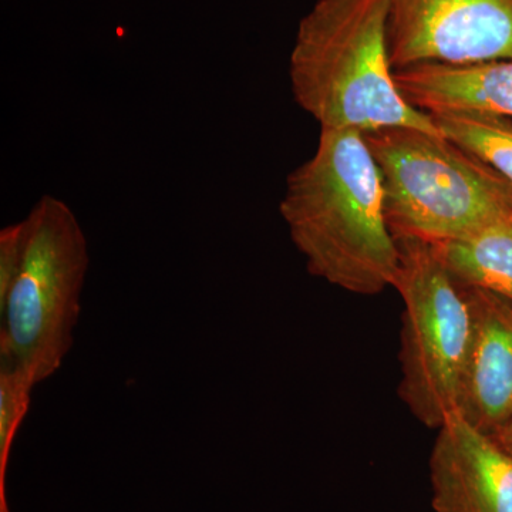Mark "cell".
<instances>
[{
    "mask_svg": "<svg viewBox=\"0 0 512 512\" xmlns=\"http://www.w3.org/2000/svg\"><path fill=\"white\" fill-rule=\"evenodd\" d=\"M279 212L309 274L355 295L396 285L399 244L365 134L320 128L315 154L288 175Z\"/></svg>",
    "mask_w": 512,
    "mask_h": 512,
    "instance_id": "obj_1",
    "label": "cell"
},
{
    "mask_svg": "<svg viewBox=\"0 0 512 512\" xmlns=\"http://www.w3.org/2000/svg\"><path fill=\"white\" fill-rule=\"evenodd\" d=\"M289 80L296 104L320 128L367 134L410 127L441 134L394 82L389 0H318L299 22Z\"/></svg>",
    "mask_w": 512,
    "mask_h": 512,
    "instance_id": "obj_2",
    "label": "cell"
},
{
    "mask_svg": "<svg viewBox=\"0 0 512 512\" xmlns=\"http://www.w3.org/2000/svg\"><path fill=\"white\" fill-rule=\"evenodd\" d=\"M394 238L440 245L512 217V188L443 134L410 127L365 134Z\"/></svg>",
    "mask_w": 512,
    "mask_h": 512,
    "instance_id": "obj_3",
    "label": "cell"
},
{
    "mask_svg": "<svg viewBox=\"0 0 512 512\" xmlns=\"http://www.w3.org/2000/svg\"><path fill=\"white\" fill-rule=\"evenodd\" d=\"M23 221L22 262L0 298V359L36 386L55 375L72 349L90 255L82 225L60 198L42 195Z\"/></svg>",
    "mask_w": 512,
    "mask_h": 512,
    "instance_id": "obj_4",
    "label": "cell"
},
{
    "mask_svg": "<svg viewBox=\"0 0 512 512\" xmlns=\"http://www.w3.org/2000/svg\"><path fill=\"white\" fill-rule=\"evenodd\" d=\"M396 241L394 288L403 301L399 396L414 419L439 430L458 414L473 328L470 302L433 244Z\"/></svg>",
    "mask_w": 512,
    "mask_h": 512,
    "instance_id": "obj_5",
    "label": "cell"
},
{
    "mask_svg": "<svg viewBox=\"0 0 512 512\" xmlns=\"http://www.w3.org/2000/svg\"><path fill=\"white\" fill-rule=\"evenodd\" d=\"M394 72L512 59V0H389Z\"/></svg>",
    "mask_w": 512,
    "mask_h": 512,
    "instance_id": "obj_6",
    "label": "cell"
},
{
    "mask_svg": "<svg viewBox=\"0 0 512 512\" xmlns=\"http://www.w3.org/2000/svg\"><path fill=\"white\" fill-rule=\"evenodd\" d=\"M429 468L434 512H512V457L454 414L440 427Z\"/></svg>",
    "mask_w": 512,
    "mask_h": 512,
    "instance_id": "obj_7",
    "label": "cell"
},
{
    "mask_svg": "<svg viewBox=\"0 0 512 512\" xmlns=\"http://www.w3.org/2000/svg\"><path fill=\"white\" fill-rule=\"evenodd\" d=\"M460 285L470 302L473 328L458 414L494 436L512 416V303L477 286Z\"/></svg>",
    "mask_w": 512,
    "mask_h": 512,
    "instance_id": "obj_8",
    "label": "cell"
},
{
    "mask_svg": "<svg viewBox=\"0 0 512 512\" xmlns=\"http://www.w3.org/2000/svg\"><path fill=\"white\" fill-rule=\"evenodd\" d=\"M404 99L424 113L476 111L512 119V59L424 64L394 72Z\"/></svg>",
    "mask_w": 512,
    "mask_h": 512,
    "instance_id": "obj_9",
    "label": "cell"
},
{
    "mask_svg": "<svg viewBox=\"0 0 512 512\" xmlns=\"http://www.w3.org/2000/svg\"><path fill=\"white\" fill-rule=\"evenodd\" d=\"M434 247L457 282L497 293L512 303V217Z\"/></svg>",
    "mask_w": 512,
    "mask_h": 512,
    "instance_id": "obj_10",
    "label": "cell"
},
{
    "mask_svg": "<svg viewBox=\"0 0 512 512\" xmlns=\"http://www.w3.org/2000/svg\"><path fill=\"white\" fill-rule=\"evenodd\" d=\"M440 133L483 161L512 188V121L476 111L430 114Z\"/></svg>",
    "mask_w": 512,
    "mask_h": 512,
    "instance_id": "obj_11",
    "label": "cell"
},
{
    "mask_svg": "<svg viewBox=\"0 0 512 512\" xmlns=\"http://www.w3.org/2000/svg\"><path fill=\"white\" fill-rule=\"evenodd\" d=\"M35 383L9 360L0 359V490H6V471L16 434L29 412Z\"/></svg>",
    "mask_w": 512,
    "mask_h": 512,
    "instance_id": "obj_12",
    "label": "cell"
},
{
    "mask_svg": "<svg viewBox=\"0 0 512 512\" xmlns=\"http://www.w3.org/2000/svg\"><path fill=\"white\" fill-rule=\"evenodd\" d=\"M26 225L20 220L0 231V298L6 295L18 274L25 251Z\"/></svg>",
    "mask_w": 512,
    "mask_h": 512,
    "instance_id": "obj_13",
    "label": "cell"
},
{
    "mask_svg": "<svg viewBox=\"0 0 512 512\" xmlns=\"http://www.w3.org/2000/svg\"><path fill=\"white\" fill-rule=\"evenodd\" d=\"M494 439L512 457V416L507 423L494 434Z\"/></svg>",
    "mask_w": 512,
    "mask_h": 512,
    "instance_id": "obj_14",
    "label": "cell"
},
{
    "mask_svg": "<svg viewBox=\"0 0 512 512\" xmlns=\"http://www.w3.org/2000/svg\"><path fill=\"white\" fill-rule=\"evenodd\" d=\"M0 512H10L6 490L0 491Z\"/></svg>",
    "mask_w": 512,
    "mask_h": 512,
    "instance_id": "obj_15",
    "label": "cell"
}]
</instances>
